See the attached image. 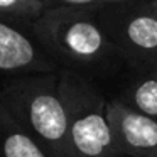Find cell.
Wrapping results in <instances>:
<instances>
[{"instance_id":"1","label":"cell","mask_w":157,"mask_h":157,"mask_svg":"<svg viewBox=\"0 0 157 157\" xmlns=\"http://www.w3.org/2000/svg\"><path fill=\"white\" fill-rule=\"evenodd\" d=\"M31 34L59 69L85 75L103 88L127 66L93 7L49 5L34 22Z\"/></svg>"},{"instance_id":"2","label":"cell","mask_w":157,"mask_h":157,"mask_svg":"<svg viewBox=\"0 0 157 157\" xmlns=\"http://www.w3.org/2000/svg\"><path fill=\"white\" fill-rule=\"evenodd\" d=\"M0 100L49 157H73L59 71L0 79Z\"/></svg>"},{"instance_id":"3","label":"cell","mask_w":157,"mask_h":157,"mask_svg":"<svg viewBox=\"0 0 157 157\" xmlns=\"http://www.w3.org/2000/svg\"><path fill=\"white\" fill-rule=\"evenodd\" d=\"M59 83L68 115L73 157H113L112 128L106 115V91L98 81L59 69Z\"/></svg>"},{"instance_id":"4","label":"cell","mask_w":157,"mask_h":157,"mask_svg":"<svg viewBox=\"0 0 157 157\" xmlns=\"http://www.w3.org/2000/svg\"><path fill=\"white\" fill-rule=\"evenodd\" d=\"M93 9L127 64H154L157 61V14L147 0Z\"/></svg>"},{"instance_id":"5","label":"cell","mask_w":157,"mask_h":157,"mask_svg":"<svg viewBox=\"0 0 157 157\" xmlns=\"http://www.w3.org/2000/svg\"><path fill=\"white\" fill-rule=\"evenodd\" d=\"M108 96V95H106ZM113 149L117 154L152 157L157 154V120L108 96L106 101Z\"/></svg>"},{"instance_id":"6","label":"cell","mask_w":157,"mask_h":157,"mask_svg":"<svg viewBox=\"0 0 157 157\" xmlns=\"http://www.w3.org/2000/svg\"><path fill=\"white\" fill-rule=\"evenodd\" d=\"M59 71V66L25 29L0 21V79Z\"/></svg>"},{"instance_id":"7","label":"cell","mask_w":157,"mask_h":157,"mask_svg":"<svg viewBox=\"0 0 157 157\" xmlns=\"http://www.w3.org/2000/svg\"><path fill=\"white\" fill-rule=\"evenodd\" d=\"M105 91L123 105L157 120L155 64H127Z\"/></svg>"},{"instance_id":"8","label":"cell","mask_w":157,"mask_h":157,"mask_svg":"<svg viewBox=\"0 0 157 157\" xmlns=\"http://www.w3.org/2000/svg\"><path fill=\"white\" fill-rule=\"evenodd\" d=\"M0 157H49L0 100Z\"/></svg>"},{"instance_id":"9","label":"cell","mask_w":157,"mask_h":157,"mask_svg":"<svg viewBox=\"0 0 157 157\" xmlns=\"http://www.w3.org/2000/svg\"><path fill=\"white\" fill-rule=\"evenodd\" d=\"M48 7L46 0H0V21L31 32L34 22Z\"/></svg>"},{"instance_id":"10","label":"cell","mask_w":157,"mask_h":157,"mask_svg":"<svg viewBox=\"0 0 157 157\" xmlns=\"http://www.w3.org/2000/svg\"><path fill=\"white\" fill-rule=\"evenodd\" d=\"M49 5H73V7H103V5L130 2V0H46Z\"/></svg>"},{"instance_id":"11","label":"cell","mask_w":157,"mask_h":157,"mask_svg":"<svg viewBox=\"0 0 157 157\" xmlns=\"http://www.w3.org/2000/svg\"><path fill=\"white\" fill-rule=\"evenodd\" d=\"M149 2V5H150V9H152L154 12L157 14V0H147Z\"/></svg>"},{"instance_id":"12","label":"cell","mask_w":157,"mask_h":157,"mask_svg":"<svg viewBox=\"0 0 157 157\" xmlns=\"http://www.w3.org/2000/svg\"><path fill=\"white\" fill-rule=\"evenodd\" d=\"M113 157H135V155H125V154H117V155H113Z\"/></svg>"},{"instance_id":"13","label":"cell","mask_w":157,"mask_h":157,"mask_svg":"<svg viewBox=\"0 0 157 157\" xmlns=\"http://www.w3.org/2000/svg\"><path fill=\"white\" fill-rule=\"evenodd\" d=\"M152 157H157V154H154V155H152Z\"/></svg>"},{"instance_id":"14","label":"cell","mask_w":157,"mask_h":157,"mask_svg":"<svg viewBox=\"0 0 157 157\" xmlns=\"http://www.w3.org/2000/svg\"><path fill=\"white\" fill-rule=\"evenodd\" d=\"M154 64H155V66H157V61H155V63H154Z\"/></svg>"}]
</instances>
